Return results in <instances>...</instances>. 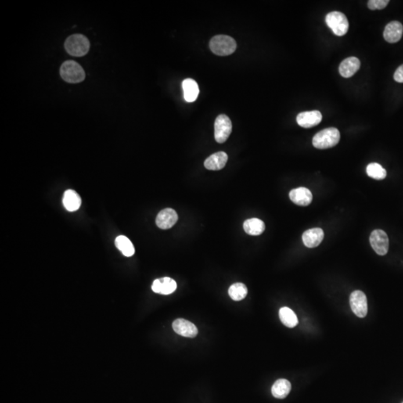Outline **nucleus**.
<instances>
[{
    "label": "nucleus",
    "mask_w": 403,
    "mask_h": 403,
    "mask_svg": "<svg viewBox=\"0 0 403 403\" xmlns=\"http://www.w3.org/2000/svg\"><path fill=\"white\" fill-rule=\"evenodd\" d=\"M340 139V131L338 129H325L314 135L312 140L313 146L317 149H329L336 146Z\"/></svg>",
    "instance_id": "1"
},
{
    "label": "nucleus",
    "mask_w": 403,
    "mask_h": 403,
    "mask_svg": "<svg viewBox=\"0 0 403 403\" xmlns=\"http://www.w3.org/2000/svg\"><path fill=\"white\" fill-rule=\"evenodd\" d=\"M64 48L72 56H84L90 49L89 40L83 34H72L65 41Z\"/></svg>",
    "instance_id": "2"
},
{
    "label": "nucleus",
    "mask_w": 403,
    "mask_h": 403,
    "mask_svg": "<svg viewBox=\"0 0 403 403\" xmlns=\"http://www.w3.org/2000/svg\"><path fill=\"white\" fill-rule=\"evenodd\" d=\"M61 77L68 83H80L85 79V72L81 65L74 61H66L60 67Z\"/></svg>",
    "instance_id": "3"
},
{
    "label": "nucleus",
    "mask_w": 403,
    "mask_h": 403,
    "mask_svg": "<svg viewBox=\"0 0 403 403\" xmlns=\"http://www.w3.org/2000/svg\"><path fill=\"white\" fill-rule=\"evenodd\" d=\"M209 46L213 53L220 56L231 55L235 52L237 48L235 40L227 35L215 36L210 40Z\"/></svg>",
    "instance_id": "4"
},
{
    "label": "nucleus",
    "mask_w": 403,
    "mask_h": 403,
    "mask_svg": "<svg viewBox=\"0 0 403 403\" xmlns=\"http://www.w3.org/2000/svg\"><path fill=\"white\" fill-rule=\"evenodd\" d=\"M325 22L334 34L338 36H343L349 30V22L346 15L340 12H332L328 14Z\"/></svg>",
    "instance_id": "5"
},
{
    "label": "nucleus",
    "mask_w": 403,
    "mask_h": 403,
    "mask_svg": "<svg viewBox=\"0 0 403 403\" xmlns=\"http://www.w3.org/2000/svg\"><path fill=\"white\" fill-rule=\"evenodd\" d=\"M232 130V124L226 115H219L214 123V138L220 144L226 141Z\"/></svg>",
    "instance_id": "6"
},
{
    "label": "nucleus",
    "mask_w": 403,
    "mask_h": 403,
    "mask_svg": "<svg viewBox=\"0 0 403 403\" xmlns=\"http://www.w3.org/2000/svg\"><path fill=\"white\" fill-rule=\"evenodd\" d=\"M350 307L358 318H363L368 314V306L366 295L361 290H355L350 295Z\"/></svg>",
    "instance_id": "7"
},
{
    "label": "nucleus",
    "mask_w": 403,
    "mask_h": 403,
    "mask_svg": "<svg viewBox=\"0 0 403 403\" xmlns=\"http://www.w3.org/2000/svg\"><path fill=\"white\" fill-rule=\"evenodd\" d=\"M371 246L379 256H386L388 252L389 239L387 234L383 230L372 231L370 237Z\"/></svg>",
    "instance_id": "8"
},
{
    "label": "nucleus",
    "mask_w": 403,
    "mask_h": 403,
    "mask_svg": "<svg viewBox=\"0 0 403 403\" xmlns=\"http://www.w3.org/2000/svg\"><path fill=\"white\" fill-rule=\"evenodd\" d=\"M178 221V214L174 209H165L161 210L156 217V225L161 229H169Z\"/></svg>",
    "instance_id": "9"
},
{
    "label": "nucleus",
    "mask_w": 403,
    "mask_h": 403,
    "mask_svg": "<svg viewBox=\"0 0 403 403\" xmlns=\"http://www.w3.org/2000/svg\"><path fill=\"white\" fill-rule=\"evenodd\" d=\"M322 114L319 111H311L299 113L296 122L303 128L308 129L318 126L322 121Z\"/></svg>",
    "instance_id": "10"
},
{
    "label": "nucleus",
    "mask_w": 403,
    "mask_h": 403,
    "mask_svg": "<svg viewBox=\"0 0 403 403\" xmlns=\"http://www.w3.org/2000/svg\"><path fill=\"white\" fill-rule=\"evenodd\" d=\"M173 329L178 335L186 338H195L198 334L196 325L190 321L179 318L173 322Z\"/></svg>",
    "instance_id": "11"
},
{
    "label": "nucleus",
    "mask_w": 403,
    "mask_h": 403,
    "mask_svg": "<svg viewBox=\"0 0 403 403\" xmlns=\"http://www.w3.org/2000/svg\"><path fill=\"white\" fill-rule=\"evenodd\" d=\"M177 289V282L169 277L156 279L152 285V290L153 292L163 295L171 294Z\"/></svg>",
    "instance_id": "12"
},
{
    "label": "nucleus",
    "mask_w": 403,
    "mask_h": 403,
    "mask_svg": "<svg viewBox=\"0 0 403 403\" xmlns=\"http://www.w3.org/2000/svg\"><path fill=\"white\" fill-rule=\"evenodd\" d=\"M290 200L300 206H308L311 204L313 196L311 191L306 188H298L290 191L289 193Z\"/></svg>",
    "instance_id": "13"
},
{
    "label": "nucleus",
    "mask_w": 403,
    "mask_h": 403,
    "mask_svg": "<svg viewBox=\"0 0 403 403\" xmlns=\"http://www.w3.org/2000/svg\"><path fill=\"white\" fill-rule=\"evenodd\" d=\"M403 26L398 21H392L386 26L384 31V37L387 42L390 44L398 42L402 38Z\"/></svg>",
    "instance_id": "14"
},
{
    "label": "nucleus",
    "mask_w": 403,
    "mask_h": 403,
    "mask_svg": "<svg viewBox=\"0 0 403 403\" xmlns=\"http://www.w3.org/2000/svg\"><path fill=\"white\" fill-rule=\"evenodd\" d=\"M323 238L324 232L322 228H311L303 233V242L307 247L314 248L321 244Z\"/></svg>",
    "instance_id": "15"
},
{
    "label": "nucleus",
    "mask_w": 403,
    "mask_h": 403,
    "mask_svg": "<svg viewBox=\"0 0 403 403\" xmlns=\"http://www.w3.org/2000/svg\"><path fill=\"white\" fill-rule=\"evenodd\" d=\"M361 63L356 57H350L343 60L339 66V73L344 78H350L359 70Z\"/></svg>",
    "instance_id": "16"
},
{
    "label": "nucleus",
    "mask_w": 403,
    "mask_h": 403,
    "mask_svg": "<svg viewBox=\"0 0 403 403\" xmlns=\"http://www.w3.org/2000/svg\"><path fill=\"white\" fill-rule=\"evenodd\" d=\"M227 161L228 156L226 152H216L205 161V167L209 170H220L225 167Z\"/></svg>",
    "instance_id": "17"
},
{
    "label": "nucleus",
    "mask_w": 403,
    "mask_h": 403,
    "mask_svg": "<svg viewBox=\"0 0 403 403\" xmlns=\"http://www.w3.org/2000/svg\"><path fill=\"white\" fill-rule=\"evenodd\" d=\"M63 204L66 210L73 212L78 210L81 206V197L78 193L73 190H67L65 191L64 194Z\"/></svg>",
    "instance_id": "18"
},
{
    "label": "nucleus",
    "mask_w": 403,
    "mask_h": 403,
    "mask_svg": "<svg viewBox=\"0 0 403 403\" xmlns=\"http://www.w3.org/2000/svg\"><path fill=\"white\" fill-rule=\"evenodd\" d=\"M184 98L188 102H193L197 99L199 95V86L196 81L192 79H187L182 82Z\"/></svg>",
    "instance_id": "19"
},
{
    "label": "nucleus",
    "mask_w": 403,
    "mask_h": 403,
    "mask_svg": "<svg viewBox=\"0 0 403 403\" xmlns=\"http://www.w3.org/2000/svg\"><path fill=\"white\" fill-rule=\"evenodd\" d=\"M243 228L248 235L258 236L264 232L265 224L260 219H248L243 224Z\"/></svg>",
    "instance_id": "20"
},
{
    "label": "nucleus",
    "mask_w": 403,
    "mask_h": 403,
    "mask_svg": "<svg viewBox=\"0 0 403 403\" xmlns=\"http://www.w3.org/2000/svg\"><path fill=\"white\" fill-rule=\"evenodd\" d=\"M291 390V385L289 381L285 379L277 380L273 386L271 391L273 396L277 399H284L289 395Z\"/></svg>",
    "instance_id": "21"
},
{
    "label": "nucleus",
    "mask_w": 403,
    "mask_h": 403,
    "mask_svg": "<svg viewBox=\"0 0 403 403\" xmlns=\"http://www.w3.org/2000/svg\"><path fill=\"white\" fill-rule=\"evenodd\" d=\"M115 246L127 257H131L135 253V249L131 241L124 235L117 237L115 239Z\"/></svg>",
    "instance_id": "22"
},
{
    "label": "nucleus",
    "mask_w": 403,
    "mask_h": 403,
    "mask_svg": "<svg viewBox=\"0 0 403 403\" xmlns=\"http://www.w3.org/2000/svg\"><path fill=\"white\" fill-rule=\"evenodd\" d=\"M279 318L287 327L293 328L298 324V318L293 310L288 307H283L279 310Z\"/></svg>",
    "instance_id": "23"
},
{
    "label": "nucleus",
    "mask_w": 403,
    "mask_h": 403,
    "mask_svg": "<svg viewBox=\"0 0 403 403\" xmlns=\"http://www.w3.org/2000/svg\"><path fill=\"white\" fill-rule=\"evenodd\" d=\"M248 290L246 285L243 283L233 284L228 289V295L235 301H241L243 300L247 295Z\"/></svg>",
    "instance_id": "24"
},
{
    "label": "nucleus",
    "mask_w": 403,
    "mask_h": 403,
    "mask_svg": "<svg viewBox=\"0 0 403 403\" xmlns=\"http://www.w3.org/2000/svg\"><path fill=\"white\" fill-rule=\"evenodd\" d=\"M367 174L371 178L376 180H382L387 176L386 169L377 163H371L367 167Z\"/></svg>",
    "instance_id": "25"
},
{
    "label": "nucleus",
    "mask_w": 403,
    "mask_h": 403,
    "mask_svg": "<svg viewBox=\"0 0 403 403\" xmlns=\"http://www.w3.org/2000/svg\"><path fill=\"white\" fill-rule=\"evenodd\" d=\"M388 3V0H371L368 5L371 10H382L386 8Z\"/></svg>",
    "instance_id": "26"
},
{
    "label": "nucleus",
    "mask_w": 403,
    "mask_h": 403,
    "mask_svg": "<svg viewBox=\"0 0 403 403\" xmlns=\"http://www.w3.org/2000/svg\"><path fill=\"white\" fill-rule=\"evenodd\" d=\"M393 79L397 82L403 83V64L399 66L395 73L393 75Z\"/></svg>",
    "instance_id": "27"
},
{
    "label": "nucleus",
    "mask_w": 403,
    "mask_h": 403,
    "mask_svg": "<svg viewBox=\"0 0 403 403\" xmlns=\"http://www.w3.org/2000/svg\"></svg>",
    "instance_id": "28"
}]
</instances>
